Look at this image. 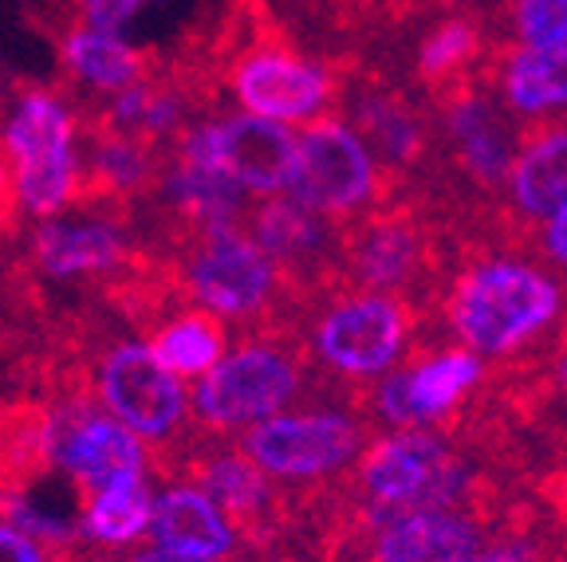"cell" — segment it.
<instances>
[{"instance_id":"6da1fadb","label":"cell","mask_w":567,"mask_h":562,"mask_svg":"<svg viewBox=\"0 0 567 562\" xmlns=\"http://www.w3.org/2000/svg\"><path fill=\"white\" fill-rule=\"evenodd\" d=\"M564 315V291L551 268L524 260L516 248L465 240L457 275L445 295V319L457 343L477 358H520Z\"/></svg>"},{"instance_id":"7a4b0ae2","label":"cell","mask_w":567,"mask_h":562,"mask_svg":"<svg viewBox=\"0 0 567 562\" xmlns=\"http://www.w3.org/2000/svg\"><path fill=\"white\" fill-rule=\"evenodd\" d=\"M166 260H174L189 303L213 311V315L237 319L252 331L300 326L303 311L284 283L280 268L240 225L202 232V237L177 244Z\"/></svg>"},{"instance_id":"3957f363","label":"cell","mask_w":567,"mask_h":562,"mask_svg":"<svg viewBox=\"0 0 567 562\" xmlns=\"http://www.w3.org/2000/svg\"><path fill=\"white\" fill-rule=\"evenodd\" d=\"M308 346L300 326H268L252 331L245 346L225 354L217 366L197 382L194 417L202 429L245 433L300 397L308 374Z\"/></svg>"},{"instance_id":"277c9868","label":"cell","mask_w":567,"mask_h":562,"mask_svg":"<svg viewBox=\"0 0 567 562\" xmlns=\"http://www.w3.org/2000/svg\"><path fill=\"white\" fill-rule=\"evenodd\" d=\"M367 519L382 523L402 511L461 508L473 496V468L434 429H386L354 465Z\"/></svg>"},{"instance_id":"5b68a950","label":"cell","mask_w":567,"mask_h":562,"mask_svg":"<svg viewBox=\"0 0 567 562\" xmlns=\"http://www.w3.org/2000/svg\"><path fill=\"white\" fill-rule=\"evenodd\" d=\"M414 319L406 299L351 291L319 303L308 326V358L339 382H379L414 358Z\"/></svg>"},{"instance_id":"8992f818","label":"cell","mask_w":567,"mask_h":562,"mask_svg":"<svg viewBox=\"0 0 567 562\" xmlns=\"http://www.w3.org/2000/svg\"><path fill=\"white\" fill-rule=\"evenodd\" d=\"M83 366H87L91 397L146 445H169L189 422H197L194 394H186L182 378L158 366L151 346L111 339L95 354V366L87 358Z\"/></svg>"},{"instance_id":"52a82bcc","label":"cell","mask_w":567,"mask_h":562,"mask_svg":"<svg viewBox=\"0 0 567 562\" xmlns=\"http://www.w3.org/2000/svg\"><path fill=\"white\" fill-rule=\"evenodd\" d=\"M296 138H300V162L288 194L323 217L347 225L394 194V181L379 166V158L336 111L319 115Z\"/></svg>"},{"instance_id":"ba28073f","label":"cell","mask_w":567,"mask_h":562,"mask_svg":"<svg viewBox=\"0 0 567 562\" xmlns=\"http://www.w3.org/2000/svg\"><path fill=\"white\" fill-rule=\"evenodd\" d=\"M367 429L359 417L339 409L276 414L240 433L237 448L272 483H323L367 452Z\"/></svg>"},{"instance_id":"9c48e42d","label":"cell","mask_w":567,"mask_h":562,"mask_svg":"<svg viewBox=\"0 0 567 562\" xmlns=\"http://www.w3.org/2000/svg\"><path fill=\"white\" fill-rule=\"evenodd\" d=\"M48 465L63 472L80 492H99L118 480L146 476V440L134 437L123 422L95 409L91 397H60L48 405Z\"/></svg>"},{"instance_id":"30bf717a","label":"cell","mask_w":567,"mask_h":562,"mask_svg":"<svg viewBox=\"0 0 567 562\" xmlns=\"http://www.w3.org/2000/svg\"><path fill=\"white\" fill-rule=\"evenodd\" d=\"M229 87L245 115L272 123H316L319 115H328V106H336L339 95L336 75L280 44V32L257 40L233 60Z\"/></svg>"},{"instance_id":"8fae6325","label":"cell","mask_w":567,"mask_h":562,"mask_svg":"<svg viewBox=\"0 0 567 562\" xmlns=\"http://www.w3.org/2000/svg\"><path fill=\"white\" fill-rule=\"evenodd\" d=\"M481 382H485V358L465 346L414 354L406 366L374 382L371 414L386 429H434L470 402Z\"/></svg>"},{"instance_id":"7c38bea8","label":"cell","mask_w":567,"mask_h":562,"mask_svg":"<svg viewBox=\"0 0 567 562\" xmlns=\"http://www.w3.org/2000/svg\"><path fill=\"white\" fill-rule=\"evenodd\" d=\"M567 209V123L544 118L524 123V142L496 212V240L520 244L528 225L551 220Z\"/></svg>"},{"instance_id":"4fadbf2b","label":"cell","mask_w":567,"mask_h":562,"mask_svg":"<svg viewBox=\"0 0 567 562\" xmlns=\"http://www.w3.org/2000/svg\"><path fill=\"white\" fill-rule=\"evenodd\" d=\"M213 162L245 189V194L280 197L292 189L300 138L284 123L260 115H229L221 123H205Z\"/></svg>"},{"instance_id":"5bb4252c","label":"cell","mask_w":567,"mask_h":562,"mask_svg":"<svg viewBox=\"0 0 567 562\" xmlns=\"http://www.w3.org/2000/svg\"><path fill=\"white\" fill-rule=\"evenodd\" d=\"M151 543L177 559L225 562L237 554L240 523L194 480H174L154 492Z\"/></svg>"},{"instance_id":"9a60e30c","label":"cell","mask_w":567,"mask_h":562,"mask_svg":"<svg viewBox=\"0 0 567 562\" xmlns=\"http://www.w3.org/2000/svg\"><path fill=\"white\" fill-rule=\"evenodd\" d=\"M485 543L481 519L465 508L402 511L371 528L374 562H470Z\"/></svg>"},{"instance_id":"2e32d148","label":"cell","mask_w":567,"mask_h":562,"mask_svg":"<svg viewBox=\"0 0 567 562\" xmlns=\"http://www.w3.org/2000/svg\"><path fill=\"white\" fill-rule=\"evenodd\" d=\"M32 268L52 275V280H71V275H118L134 260L138 248L126 244L123 229L106 217L83 220H48L32 232Z\"/></svg>"},{"instance_id":"e0dca14e","label":"cell","mask_w":567,"mask_h":562,"mask_svg":"<svg viewBox=\"0 0 567 562\" xmlns=\"http://www.w3.org/2000/svg\"><path fill=\"white\" fill-rule=\"evenodd\" d=\"M496 87L516 118L544 123L559 115L567 111V48H505L496 63Z\"/></svg>"},{"instance_id":"ac0fdd59","label":"cell","mask_w":567,"mask_h":562,"mask_svg":"<svg viewBox=\"0 0 567 562\" xmlns=\"http://www.w3.org/2000/svg\"><path fill=\"white\" fill-rule=\"evenodd\" d=\"M63 63L75 75V83L95 95H126L131 87H138L142 80H151L158 63H151V55L138 52L115 32H95V28H75L63 35Z\"/></svg>"},{"instance_id":"d6986e66","label":"cell","mask_w":567,"mask_h":562,"mask_svg":"<svg viewBox=\"0 0 567 562\" xmlns=\"http://www.w3.org/2000/svg\"><path fill=\"white\" fill-rule=\"evenodd\" d=\"M151 519H154V492L146 476L134 480H118L111 488L83 496V516H80V539L99 551H134L142 539H151Z\"/></svg>"},{"instance_id":"ffe728a7","label":"cell","mask_w":567,"mask_h":562,"mask_svg":"<svg viewBox=\"0 0 567 562\" xmlns=\"http://www.w3.org/2000/svg\"><path fill=\"white\" fill-rule=\"evenodd\" d=\"M75 131H80V123L68 111V103H60L48 91H28L17 111H12L4 134H0V146L12 158V166H24V162L71 154L75 149Z\"/></svg>"},{"instance_id":"44dd1931","label":"cell","mask_w":567,"mask_h":562,"mask_svg":"<svg viewBox=\"0 0 567 562\" xmlns=\"http://www.w3.org/2000/svg\"><path fill=\"white\" fill-rule=\"evenodd\" d=\"M151 354L174 378H205L225 358V323L205 308H189L166 319L151 334Z\"/></svg>"},{"instance_id":"7402d4cb","label":"cell","mask_w":567,"mask_h":562,"mask_svg":"<svg viewBox=\"0 0 567 562\" xmlns=\"http://www.w3.org/2000/svg\"><path fill=\"white\" fill-rule=\"evenodd\" d=\"M189 480L202 483L213 500L221 503L237 523H252L272 508V480L252 460L229 448V452H205L189 465Z\"/></svg>"},{"instance_id":"603a6c76","label":"cell","mask_w":567,"mask_h":562,"mask_svg":"<svg viewBox=\"0 0 567 562\" xmlns=\"http://www.w3.org/2000/svg\"><path fill=\"white\" fill-rule=\"evenodd\" d=\"M20 201L35 217H55L60 209L75 205V149L55 154V158L24 162L17 166Z\"/></svg>"},{"instance_id":"cb8c5ba5","label":"cell","mask_w":567,"mask_h":562,"mask_svg":"<svg viewBox=\"0 0 567 562\" xmlns=\"http://www.w3.org/2000/svg\"><path fill=\"white\" fill-rule=\"evenodd\" d=\"M83 12V24L95 28V32H123L146 9H158V4H169V0H75Z\"/></svg>"},{"instance_id":"d4e9b609","label":"cell","mask_w":567,"mask_h":562,"mask_svg":"<svg viewBox=\"0 0 567 562\" xmlns=\"http://www.w3.org/2000/svg\"><path fill=\"white\" fill-rule=\"evenodd\" d=\"M532 244H536V260H540L544 268L567 272V209L548 220V229H544L540 237H524L520 244H516V252H528Z\"/></svg>"},{"instance_id":"484cf974","label":"cell","mask_w":567,"mask_h":562,"mask_svg":"<svg viewBox=\"0 0 567 562\" xmlns=\"http://www.w3.org/2000/svg\"><path fill=\"white\" fill-rule=\"evenodd\" d=\"M0 562H52V551L24 528H17L12 519L0 516Z\"/></svg>"},{"instance_id":"4316f807","label":"cell","mask_w":567,"mask_h":562,"mask_svg":"<svg viewBox=\"0 0 567 562\" xmlns=\"http://www.w3.org/2000/svg\"><path fill=\"white\" fill-rule=\"evenodd\" d=\"M20 209H24V201H20L17 166L0 146V237H12L20 229Z\"/></svg>"},{"instance_id":"83f0119b","label":"cell","mask_w":567,"mask_h":562,"mask_svg":"<svg viewBox=\"0 0 567 562\" xmlns=\"http://www.w3.org/2000/svg\"><path fill=\"white\" fill-rule=\"evenodd\" d=\"M470 562H540V554L532 551L528 543H516V539H505V543H485Z\"/></svg>"},{"instance_id":"f1b7e54d","label":"cell","mask_w":567,"mask_h":562,"mask_svg":"<svg viewBox=\"0 0 567 562\" xmlns=\"http://www.w3.org/2000/svg\"><path fill=\"white\" fill-rule=\"evenodd\" d=\"M548 378H551V386H556L559 394H564V402H567V323H564V331L556 334V346H551Z\"/></svg>"},{"instance_id":"f546056e","label":"cell","mask_w":567,"mask_h":562,"mask_svg":"<svg viewBox=\"0 0 567 562\" xmlns=\"http://www.w3.org/2000/svg\"><path fill=\"white\" fill-rule=\"evenodd\" d=\"M115 562H194V559H177V554L162 551V547L146 543V547H134V551H123Z\"/></svg>"},{"instance_id":"4dcf8cb0","label":"cell","mask_w":567,"mask_h":562,"mask_svg":"<svg viewBox=\"0 0 567 562\" xmlns=\"http://www.w3.org/2000/svg\"><path fill=\"white\" fill-rule=\"evenodd\" d=\"M359 562H374V559H359Z\"/></svg>"}]
</instances>
